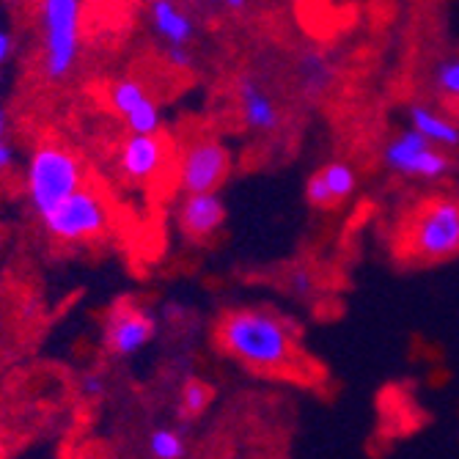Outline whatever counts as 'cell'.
<instances>
[{"label": "cell", "instance_id": "4", "mask_svg": "<svg viewBox=\"0 0 459 459\" xmlns=\"http://www.w3.org/2000/svg\"><path fill=\"white\" fill-rule=\"evenodd\" d=\"M45 69L53 80L72 72L80 53V0H41Z\"/></svg>", "mask_w": 459, "mask_h": 459}, {"label": "cell", "instance_id": "9", "mask_svg": "<svg viewBox=\"0 0 459 459\" xmlns=\"http://www.w3.org/2000/svg\"><path fill=\"white\" fill-rule=\"evenodd\" d=\"M110 105L127 121L130 133H157L160 108L149 100L146 89L135 80H118L110 86Z\"/></svg>", "mask_w": 459, "mask_h": 459}, {"label": "cell", "instance_id": "16", "mask_svg": "<svg viewBox=\"0 0 459 459\" xmlns=\"http://www.w3.org/2000/svg\"><path fill=\"white\" fill-rule=\"evenodd\" d=\"M298 77L303 82V89L311 94H322L330 86V64L319 53H306L298 64Z\"/></svg>", "mask_w": 459, "mask_h": 459}, {"label": "cell", "instance_id": "18", "mask_svg": "<svg viewBox=\"0 0 459 459\" xmlns=\"http://www.w3.org/2000/svg\"><path fill=\"white\" fill-rule=\"evenodd\" d=\"M210 399H212L210 385H204V383L193 380V383H187L185 391H182V410H185L187 415H201V412L206 410V404H210Z\"/></svg>", "mask_w": 459, "mask_h": 459}, {"label": "cell", "instance_id": "25", "mask_svg": "<svg viewBox=\"0 0 459 459\" xmlns=\"http://www.w3.org/2000/svg\"><path fill=\"white\" fill-rule=\"evenodd\" d=\"M245 4H247V0H226V6H229L231 12H242Z\"/></svg>", "mask_w": 459, "mask_h": 459}, {"label": "cell", "instance_id": "22", "mask_svg": "<svg viewBox=\"0 0 459 459\" xmlns=\"http://www.w3.org/2000/svg\"><path fill=\"white\" fill-rule=\"evenodd\" d=\"M169 61H171L177 69H190L193 56H190L187 45H171V50H169Z\"/></svg>", "mask_w": 459, "mask_h": 459}, {"label": "cell", "instance_id": "11", "mask_svg": "<svg viewBox=\"0 0 459 459\" xmlns=\"http://www.w3.org/2000/svg\"><path fill=\"white\" fill-rule=\"evenodd\" d=\"M165 162V146L157 138V133H133L121 146L118 165L127 179L133 182H149L160 174Z\"/></svg>", "mask_w": 459, "mask_h": 459}, {"label": "cell", "instance_id": "5", "mask_svg": "<svg viewBox=\"0 0 459 459\" xmlns=\"http://www.w3.org/2000/svg\"><path fill=\"white\" fill-rule=\"evenodd\" d=\"M41 218H45L48 231L64 242L91 239L110 226L108 204L94 190H82V187L66 195L64 201H58Z\"/></svg>", "mask_w": 459, "mask_h": 459}, {"label": "cell", "instance_id": "15", "mask_svg": "<svg viewBox=\"0 0 459 459\" xmlns=\"http://www.w3.org/2000/svg\"><path fill=\"white\" fill-rule=\"evenodd\" d=\"M152 25L169 45H187L193 39V22L174 0H152Z\"/></svg>", "mask_w": 459, "mask_h": 459}, {"label": "cell", "instance_id": "6", "mask_svg": "<svg viewBox=\"0 0 459 459\" xmlns=\"http://www.w3.org/2000/svg\"><path fill=\"white\" fill-rule=\"evenodd\" d=\"M383 162L394 174L410 179H429V182L443 179L451 171L448 154L440 146H435L429 138H424L415 127L388 141V146L383 149Z\"/></svg>", "mask_w": 459, "mask_h": 459}, {"label": "cell", "instance_id": "10", "mask_svg": "<svg viewBox=\"0 0 459 459\" xmlns=\"http://www.w3.org/2000/svg\"><path fill=\"white\" fill-rule=\"evenodd\" d=\"M358 190V174L350 162L336 160L319 169L306 185V201L314 210H333Z\"/></svg>", "mask_w": 459, "mask_h": 459}, {"label": "cell", "instance_id": "2", "mask_svg": "<svg viewBox=\"0 0 459 459\" xmlns=\"http://www.w3.org/2000/svg\"><path fill=\"white\" fill-rule=\"evenodd\" d=\"M404 247L421 262H443L459 254V201L437 195L415 210L404 229Z\"/></svg>", "mask_w": 459, "mask_h": 459}, {"label": "cell", "instance_id": "24", "mask_svg": "<svg viewBox=\"0 0 459 459\" xmlns=\"http://www.w3.org/2000/svg\"><path fill=\"white\" fill-rule=\"evenodd\" d=\"M9 53H12V36L6 30H0V64H6Z\"/></svg>", "mask_w": 459, "mask_h": 459}, {"label": "cell", "instance_id": "1", "mask_svg": "<svg viewBox=\"0 0 459 459\" xmlns=\"http://www.w3.org/2000/svg\"><path fill=\"white\" fill-rule=\"evenodd\" d=\"M221 347L259 371H286L295 363V336L273 314L231 311L218 325Z\"/></svg>", "mask_w": 459, "mask_h": 459}, {"label": "cell", "instance_id": "17", "mask_svg": "<svg viewBox=\"0 0 459 459\" xmlns=\"http://www.w3.org/2000/svg\"><path fill=\"white\" fill-rule=\"evenodd\" d=\"M149 451L152 456L157 459H182L187 454V446H185V437L179 432H171V429H157L152 432L149 437Z\"/></svg>", "mask_w": 459, "mask_h": 459}, {"label": "cell", "instance_id": "7", "mask_svg": "<svg viewBox=\"0 0 459 459\" xmlns=\"http://www.w3.org/2000/svg\"><path fill=\"white\" fill-rule=\"evenodd\" d=\"M229 174V152L218 141L193 143L179 162V185L185 193L215 190Z\"/></svg>", "mask_w": 459, "mask_h": 459}, {"label": "cell", "instance_id": "8", "mask_svg": "<svg viewBox=\"0 0 459 459\" xmlns=\"http://www.w3.org/2000/svg\"><path fill=\"white\" fill-rule=\"evenodd\" d=\"M152 336H154V322L143 308L124 303L110 311L105 325V347L116 358L141 352L152 342Z\"/></svg>", "mask_w": 459, "mask_h": 459}, {"label": "cell", "instance_id": "21", "mask_svg": "<svg viewBox=\"0 0 459 459\" xmlns=\"http://www.w3.org/2000/svg\"><path fill=\"white\" fill-rule=\"evenodd\" d=\"M82 394H86L89 399H102L105 396V380L100 377V374H89V377L82 380Z\"/></svg>", "mask_w": 459, "mask_h": 459}, {"label": "cell", "instance_id": "19", "mask_svg": "<svg viewBox=\"0 0 459 459\" xmlns=\"http://www.w3.org/2000/svg\"><path fill=\"white\" fill-rule=\"evenodd\" d=\"M435 82H437V89H440L446 97L459 100V58L437 64V69H435Z\"/></svg>", "mask_w": 459, "mask_h": 459}, {"label": "cell", "instance_id": "13", "mask_svg": "<svg viewBox=\"0 0 459 459\" xmlns=\"http://www.w3.org/2000/svg\"><path fill=\"white\" fill-rule=\"evenodd\" d=\"M239 108H242V118L250 130L273 133L281 124L275 102L270 100V94L259 86V82L250 77L239 80Z\"/></svg>", "mask_w": 459, "mask_h": 459}, {"label": "cell", "instance_id": "23", "mask_svg": "<svg viewBox=\"0 0 459 459\" xmlns=\"http://www.w3.org/2000/svg\"><path fill=\"white\" fill-rule=\"evenodd\" d=\"M12 160H14V154H12V146L6 143V135L0 133V169H9Z\"/></svg>", "mask_w": 459, "mask_h": 459}, {"label": "cell", "instance_id": "3", "mask_svg": "<svg viewBox=\"0 0 459 459\" xmlns=\"http://www.w3.org/2000/svg\"><path fill=\"white\" fill-rule=\"evenodd\" d=\"M80 185L82 165L72 152L61 146H41L33 152L28 169V193L39 215H45L58 201L80 190Z\"/></svg>", "mask_w": 459, "mask_h": 459}, {"label": "cell", "instance_id": "20", "mask_svg": "<svg viewBox=\"0 0 459 459\" xmlns=\"http://www.w3.org/2000/svg\"><path fill=\"white\" fill-rule=\"evenodd\" d=\"M286 286H289L291 295L306 298V295H311V289H314V275L308 270H291L289 278H286Z\"/></svg>", "mask_w": 459, "mask_h": 459}, {"label": "cell", "instance_id": "12", "mask_svg": "<svg viewBox=\"0 0 459 459\" xmlns=\"http://www.w3.org/2000/svg\"><path fill=\"white\" fill-rule=\"evenodd\" d=\"M179 221H182V229L193 239H206V237H212L215 231H221V226L226 221V206L215 195V190L187 193L182 210H179Z\"/></svg>", "mask_w": 459, "mask_h": 459}, {"label": "cell", "instance_id": "14", "mask_svg": "<svg viewBox=\"0 0 459 459\" xmlns=\"http://www.w3.org/2000/svg\"><path fill=\"white\" fill-rule=\"evenodd\" d=\"M407 116H410V127H415L435 146H440V149H456L459 146V127L454 121H448L446 116H440L437 110H432L427 105H412L407 110Z\"/></svg>", "mask_w": 459, "mask_h": 459}]
</instances>
